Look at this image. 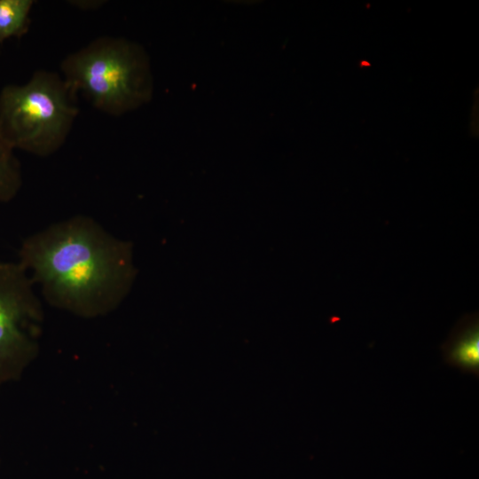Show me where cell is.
I'll return each instance as SVG.
<instances>
[{
    "mask_svg": "<svg viewBox=\"0 0 479 479\" xmlns=\"http://www.w3.org/2000/svg\"><path fill=\"white\" fill-rule=\"evenodd\" d=\"M18 262L50 303L83 315L117 304L133 276L130 246L82 215L24 239Z\"/></svg>",
    "mask_w": 479,
    "mask_h": 479,
    "instance_id": "cell-1",
    "label": "cell"
},
{
    "mask_svg": "<svg viewBox=\"0 0 479 479\" xmlns=\"http://www.w3.org/2000/svg\"><path fill=\"white\" fill-rule=\"evenodd\" d=\"M62 77L97 109L119 116L149 102L153 79L144 47L122 37L102 36L67 56Z\"/></svg>",
    "mask_w": 479,
    "mask_h": 479,
    "instance_id": "cell-2",
    "label": "cell"
},
{
    "mask_svg": "<svg viewBox=\"0 0 479 479\" xmlns=\"http://www.w3.org/2000/svg\"><path fill=\"white\" fill-rule=\"evenodd\" d=\"M77 94L63 77L38 70L23 85L0 91V134L14 149L45 157L67 140L79 112Z\"/></svg>",
    "mask_w": 479,
    "mask_h": 479,
    "instance_id": "cell-3",
    "label": "cell"
},
{
    "mask_svg": "<svg viewBox=\"0 0 479 479\" xmlns=\"http://www.w3.org/2000/svg\"><path fill=\"white\" fill-rule=\"evenodd\" d=\"M27 271L18 262H0V383L15 375L34 349L30 330L41 306Z\"/></svg>",
    "mask_w": 479,
    "mask_h": 479,
    "instance_id": "cell-4",
    "label": "cell"
},
{
    "mask_svg": "<svg viewBox=\"0 0 479 479\" xmlns=\"http://www.w3.org/2000/svg\"><path fill=\"white\" fill-rule=\"evenodd\" d=\"M446 364L479 377V317L465 315L441 346Z\"/></svg>",
    "mask_w": 479,
    "mask_h": 479,
    "instance_id": "cell-5",
    "label": "cell"
},
{
    "mask_svg": "<svg viewBox=\"0 0 479 479\" xmlns=\"http://www.w3.org/2000/svg\"><path fill=\"white\" fill-rule=\"evenodd\" d=\"M33 5V0H0V43L27 33Z\"/></svg>",
    "mask_w": 479,
    "mask_h": 479,
    "instance_id": "cell-6",
    "label": "cell"
},
{
    "mask_svg": "<svg viewBox=\"0 0 479 479\" xmlns=\"http://www.w3.org/2000/svg\"><path fill=\"white\" fill-rule=\"evenodd\" d=\"M14 149L0 134V203L13 200L22 185V174Z\"/></svg>",
    "mask_w": 479,
    "mask_h": 479,
    "instance_id": "cell-7",
    "label": "cell"
}]
</instances>
